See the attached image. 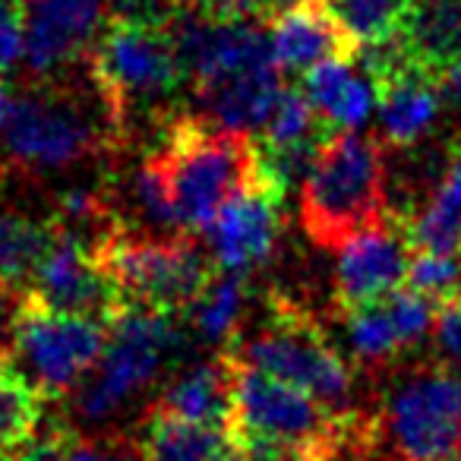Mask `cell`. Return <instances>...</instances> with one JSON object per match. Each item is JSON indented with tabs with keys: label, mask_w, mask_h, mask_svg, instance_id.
<instances>
[{
	"label": "cell",
	"mask_w": 461,
	"mask_h": 461,
	"mask_svg": "<svg viewBox=\"0 0 461 461\" xmlns=\"http://www.w3.org/2000/svg\"><path fill=\"white\" fill-rule=\"evenodd\" d=\"M436 310L439 303L404 285L383 301L348 310V345L364 366H385L433 332Z\"/></svg>",
	"instance_id": "14"
},
{
	"label": "cell",
	"mask_w": 461,
	"mask_h": 461,
	"mask_svg": "<svg viewBox=\"0 0 461 461\" xmlns=\"http://www.w3.org/2000/svg\"><path fill=\"white\" fill-rule=\"evenodd\" d=\"M417 257L414 234L404 215H385L339 247L335 263V303L341 313L366 307L408 285Z\"/></svg>",
	"instance_id": "11"
},
{
	"label": "cell",
	"mask_w": 461,
	"mask_h": 461,
	"mask_svg": "<svg viewBox=\"0 0 461 461\" xmlns=\"http://www.w3.org/2000/svg\"><path fill=\"white\" fill-rule=\"evenodd\" d=\"M285 196L263 177V171L230 199L209 224V257L215 269L240 272L263 266L282 234Z\"/></svg>",
	"instance_id": "12"
},
{
	"label": "cell",
	"mask_w": 461,
	"mask_h": 461,
	"mask_svg": "<svg viewBox=\"0 0 461 461\" xmlns=\"http://www.w3.org/2000/svg\"><path fill=\"white\" fill-rule=\"evenodd\" d=\"M155 408L167 411L174 417H184L205 427L228 429L230 408H234V376H230V357L218 354L212 360L184 370L165 389L161 402Z\"/></svg>",
	"instance_id": "17"
},
{
	"label": "cell",
	"mask_w": 461,
	"mask_h": 461,
	"mask_svg": "<svg viewBox=\"0 0 461 461\" xmlns=\"http://www.w3.org/2000/svg\"><path fill=\"white\" fill-rule=\"evenodd\" d=\"M92 247L130 307L184 316L215 276V266L190 234H152L117 221Z\"/></svg>",
	"instance_id": "5"
},
{
	"label": "cell",
	"mask_w": 461,
	"mask_h": 461,
	"mask_svg": "<svg viewBox=\"0 0 461 461\" xmlns=\"http://www.w3.org/2000/svg\"><path fill=\"white\" fill-rule=\"evenodd\" d=\"M180 10H190V14L212 23L250 20L247 16V0H180Z\"/></svg>",
	"instance_id": "29"
},
{
	"label": "cell",
	"mask_w": 461,
	"mask_h": 461,
	"mask_svg": "<svg viewBox=\"0 0 461 461\" xmlns=\"http://www.w3.org/2000/svg\"><path fill=\"white\" fill-rule=\"evenodd\" d=\"M121 127L111 111L92 114L89 104L70 89H32L14 95L7 121V155L29 171H60L95 155Z\"/></svg>",
	"instance_id": "7"
},
{
	"label": "cell",
	"mask_w": 461,
	"mask_h": 461,
	"mask_svg": "<svg viewBox=\"0 0 461 461\" xmlns=\"http://www.w3.org/2000/svg\"><path fill=\"white\" fill-rule=\"evenodd\" d=\"M184 345L177 316L161 310L130 307L111 326V339L98 366L73 389L83 420H104L130 398L146 392Z\"/></svg>",
	"instance_id": "6"
},
{
	"label": "cell",
	"mask_w": 461,
	"mask_h": 461,
	"mask_svg": "<svg viewBox=\"0 0 461 461\" xmlns=\"http://www.w3.org/2000/svg\"><path fill=\"white\" fill-rule=\"evenodd\" d=\"M442 92H446V98L455 104V108L461 111V54L455 58V64L448 67L446 79H442Z\"/></svg>",
	"instance_id": "32"
},
{
	"label": "cell",
	"mask_w": 461,
	"mask_h": 461,
	"mask_svg": "<svg viewBox=\"0 0 461 461\" xmlns=\"http://www.w3.org/2000/svg\"><path fill=\"white\" fill-rule=\"evenodd\" d=\"M108 339V322L60 313L23 294L10 335L7 366L26 376L41 398L70 395L98 366Z\"/></svg>",
	"instance_id": "8"
},
{
	"label": "cell",
	"mask_w": 461,
	"mask_h": 461,
	"mask_svg": "<svg viewBox=\"0 0 461 461\" xmlns=\"http://www.w3.org/2000/svg\"><path fill=\"white\" fill-rule=\"evenodd\" d=\"M228 354L253 370L297 385L332 411H354V373L348 360L332 348L320 322L288 297L272 294L266 322L244 341L230 345Z\"/></svg>",
	"instance_id": "4"
},
{
	"label": "cell",
	"mask_w": 461,
	"mask_h": 461,
	"mask_svg": "<svg viewBox=\"0 0 461 461\" xmlns=\"http://www.w3.org/2000/svg\"><path fill=\"white\" fill-rule=\"evenodd\" d=\"M4 366H7V351H0V370H4Z\"/></svg>",
	"instance_id": "33"
},
{
	"label": "cell",
	"mask_w": 461,
	"mask_h": 461,
	"mask_svg": "<svg viewBox=\"0 0 461 461\" xmlns=\"http://www.w3.org/2000/svg\"><path fill=\"white\" fill-rule=\"evenodd\" d=\"M458 297H461V294H458Z\"/></svg>",
	"instance_id": "35"
},
{
	"label": "cell",
	"mask_w": 461,
	"mask_h": 461,
	"mask_svg": "<svg viewBox=\"0 0 461 461\" xmlns=\"http://www.w3.org/2000/svg\"><path fill=\"white\" fill-rule=\"evenodd\" d=\"M140 446L146 461H221L234 442L221 427H205L152 408Z\"/></svg>",
	"instance_id": "20"
},
{
	"label": "cell",
	"mask_w": 461,
	"mask_h": 461,
	"mask_svg": "<svg viewBox=\"0 0 461 461\" xmlns=\"http://www.w3.org/2000/svg\"><path fill=\"white\" fill-rule=\"evenodd\" d=\"M398 39L414 64L446 79L461 54V0H414Z\"/></svg>",
	"instance_id": "18"
},
{
	"label": "cell",
	"mask_w": 461,
	"mask_h": 461,
	"mask_svg": "<svg viewBox=\"0 0 461 461\" xmlns=\"http://www.w3.org/2000/svg\"><path fill=\"white\" fill-rule=\"evenodd\" d=\"M429 339H433L436 364L461 376V297L439 303Z\"/></svg>",
	"instance_id": "27"
},
{
	"label": "cell",
	"mask_w": 461,
	"mask_h": 461,
	"mask_svg": "<svg viewBox=\"0 0 461 461\" xmlns=\"http://www.w3.org/2000/svg\"><path fill=\"white\" fill-rule=\"evenodd\" d=\"M408 224L417 250L461 257V142L452 149L423 205L414 215H408Z\"/></svg>",
	"instance_id": "21"
},
{
	"label": "cell",
	"mask_w": 461,
	"mask_h": 461,
	"mask_svg": "<svg viewBox=\"0 0 461 461\" xmlns=\"http://www.w3.org/2000/svg\"><path fill=\"white\" fill-rule=\"evenodd\" d=\"M301 89L329 133L364 127L376 104V83L360 60V51L313 67L301 77Z\"/></svg>",
	"instance_id": "16"
},
{
	"label": "cell",
	"mask_w": 461,
	"mask_h": 461,
	"mask_svg": "<svg viewBox=\"0 0 461 461\" xmlns=\"http://www.w3.org/2000/svg\"><path fill=\"white\" fill-rule=\"evenodd\" d=\"M385 212V155L376 136L341 130L316 149L301 184V224L316 247L339 250Z\"/></svg>",
	"instance_id": "2"
},
{
	"label": "cell",
	"mask_w": 461,
	"mask_h": 461,
	"mask_svg": "<svg viewBox=\"0 0 461 461\" xmlns=\"http://www.w3.org/2000/svg\"><path fill=\"white\" fill-rule=\"evenodd\" d=\"M20 294H10V291H0V351L10 354V335H14V320L16 310H20Z\"/></svg>",
	"instance_id": "30"
},
{
	"label": "cell",
	"mask_w": 461,
	"mask_h": 461,
	"mask_svg": "<svg viewBox=\"0 0 461 461\" xmlns=\"http://www.w3.org/2000/svg\"><path fill=\"white\" fill-rule=\"evenodd\" d=\"M26 294L60 313L89 316L108 326H114L130 310L127 294L104 269L95 247L64 228L35 269Z\"/></svg>",
	"instance_id": "10"
},
{
	"label": "cell",
	"mask_w": 461,
	"mask_h": 461,
	"mask_svg": "<svg viewBox=\"0 0 461 461\" xmlns=\"http://www.w3.org/2000/svg\"><path fill=\"white\" fill-rule=\"evenodd\" d=\"M111 16V0H26V64L54 77L92 51Z\"/></svg>",
	"instance_id": "13"
},
{
	"label": "cell",
	"mask_w": 461,
	"mask_h": 461,
	"mask_svg": "<svg viewBox=\"0 0 461 461\" xmlns=\"http://www.w3.org/2000/svg\"><path fill=\"white\" fill-rule=\"evenodd\" d=\"M89 77L117 127L136 108H155L186 83L171 23L108 16L89 51Z\"/></svg>",
	"instance_id": "3"
},
{
	"label": "cell",
	"mask_w": 461,
	"mask_h": 461,
	"mask_svg": "<svg viewBox=\"0 0 461 461\" xmlns=\"http://www.w3.org/2000/svg\"><path fill=\"white\" fill-rule=\"evenodd\" d=\"M41 392L14 366L0 370V461H16L32 446L41 423Z\"/></svg>",
	"instance_id": "23"
},
{
	"label": "cell",
	"mask_w": 461,
	"mask_h": 461,
	"mask_svg": "<svg viewBox=\"0 0 461 461\" xmlns=\"http://www.w3.org/2000/svg\"><path fill=\"white\" fill-rule=\"evenodd\" d=\"M58 218H35L20 209H0V291L26 294L39 263L58 238Z\"/></svg>",
	"instance_id": "19"
},
{
	"label": "cell",
	"mask_w": 461,
	"mask_h": 461,
	"mask_svg": "<svg viewBox=\"0 0 461 461\" xmlns=\"http://www.w3.org/2000/svg\"><path fill=\"white\" fill-rule=\"evenodd\" d=\"M26 54V0H0V77Z\"/></svg>",
	"instance_id": "28"
},
{
	"label": "cell",
	"mask_w": 461,
	"mask_h": 461,
	"mask_svg": "<svg viewBox=\"0 0 461 461\" xmlns=\"http://www.w3.org/2000/svg\"><path fill=\"white\" fill-rule=\"evenodd\" d=\"M247 310V276L240 272H221L209 278L205 291L196 297L186 313H190V326L205 345H224L230 335L238 332L240 320Z\"/></svg>",
	"instance_id": "22"
},
{
	"label": "cell",
	"mask_w": 461,
	"mask_h": 461,
	"mask_svg": "<svg viewBox=\"0 0 461 461\" xmlns=\"http://www.w3.org/2000/svg\"><path fill=\"white\" fill-rule=\"evenodd\" d=\"M0 79H4V77H0Z\"/></svg>",
	"instance_id": "34"
},
{
	"label": "cell",
	"mask_w": 461,
	"mask_h": 461,
	"mask_svg": "<svg viewBox=\"0 0 461 461\" xmlns=\"http://www.w3.org/2000/svg\"><path fill=\"white\" fill-rule=\"evenodd\" d=\"M408 288L420 291L436 303H446L461 294V259L458 253L417 250L408 272Z\"/></svg>",
	"instance_id": "26"
},
{
	"label": "cell",
	"mask_w": 461,
	"mask_h": 461,
	"mask_svg": "<svg viewBox=\"0 0 461 461\" xmlns=\"http://www.w3.org/2000/svg\"><path fill=\"white\" fill-rule=\"evenodd\" d=\"M269 41L278 70L297 73V77L332 58H351L360 51L326 0H303L278 20H272Z\"/></svg>",
	"instance_id": "15"
},
{
	"label": "cell",
	"mask_w": 461,
	"mask_h": 461,
	"mask_svg": "<svg viewBox=\"0 0 461 461\" xmlns=\"http://www.w3.org/2000/svg\"><path fill=\"white\" fill-rule=\"evenodd\" d=\"M16 461H146V455L130 439H86L70 427H51L45 436H35Z\"/></svg>",
	"instance_id": "24"
},
{
	"label": "cell",
	"mask_w": 461,
	"mask_h": 461,
	"mask_svg": "<svg viewBox=\"0 0 461 461\" xmlns=\"http://www.w3.org/2000/svg\"><path fill=\"white\" fill-rule=\"evenodd\" d=\"M303 0H247V16L250 20H278L282 14H288L291 7H297Z\"/></svg>",
	"instance_id": "31"
},
{
	"label": "cell",
	"mask_w": 461,
	"mask_h": 461,
	"mask_svg": "<svg viewBox=\"0 0 461 461\" xmlns=\"http://www.w3.org/2000/svg\"><path fill=\"white\" fill-rule=\"evenodd\" d=\"M376 429L395 461H461V376L417 366L385 398Z\"/></svg>",
	"instance_id": "9"
},
{
	"label": "cell",
	"mask_w": 461,
	"mask_h": 461,
	"mask_svg": "<svg viewBox=\"0 0 461 461\" xmlns=\"http://www.w3.org/2000/svg\"><path fill=\"white\" fill-rule=\"evenodd\" d=\"M152 158L165 174L184 234L209 230L218 212L259 174V152L250 133L224 130L199 114L174 117Z\"/></svg>",
	"instance_id": "1"
},
{
	"label": "cell",
	"mask_w": 461,
	"mask_h": 461,
	"mask_svg": "<svg viewBox=\"0 0 461 461\" xmlns=\"http://www.w3.org/2000/svg\"><path fill=\"white\" fill-rule=\"evenodd\" d=\"M357 48L383 45L402 35L414 0H326Z\"/></svg>",
	"instance_id": "25"
}]
</instances>
